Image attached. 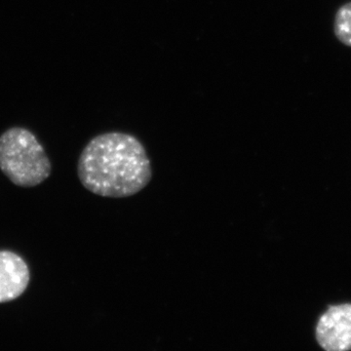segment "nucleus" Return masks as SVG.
I'll return each instance as SVG.
<instances>
[{
	"label": "nucleus",
	"instance_id": "1",
	"mask_svg": "<svg viewBox=\"0 0 351 351\" xmlns=\"http://www.w3.org/2000/svg\"><path fill=\"white\" fill-rule=\"evenodd\" d=\"M80 182L94 195L126 198L151 182L152 168L144 145L135 136L108 132L90 141L77 163Z\"/></svg>",
	"mask_w": 351,
	"mask_h": 351
},
{
	"label": "nucleus",
	"instance_id": "2",
	"mask_svg": "<svg viewBox=\"0 0 351 351\" xmlns=\"http://www.w3.org/2000/svg\"><path fill=\"white\" fill-rule=\"evenodd\" d=\"M0 170L20 188H34L50 177L52 166L32 132L12 127L0 136Z\"/></svg>",
	"mask_w": 351,
	"mask_h": 351
},
{
	"label": "nucleus",
	"instance_id": "3",
	"mask_svg": "<svg viewBox=\"0 0 351 351\" xmlns=\"http://www.w3.org/2000/svg\"><path fill=\"white\" fill-rule=\"evenodd\" d=\"M315 339L326 351L351 350V304L329 306L316 325Z\"/></svg>",
	"mask_w": 351,
	"mask_h": 351
},
{
	"label": "nucleus",
	"instance_id": "4",
	"mask_svg": "<svg viewBox=\"0 0 351 351\" xmlns=\"http://www.w3.org/2000/svg\"><path fill=\"white\" fill-rule=\"evenodd\" d=\"M31 281L29 265L12 251H0V304L15 301Z\"/></svg>",
	"mask_w": 351,
	"mask_h": 351
},
{
	"label": "nucleus",
	"instance_id": "5",
	"mask_svg": "<svg viewBox=\"0 0 351 351\" xmlns=\"http://www.w3.org/2000/svg\"><path fill=\"white\" fill-rule=\"evenodd\" d=\"M334 29L339 40L351 47V2L339 9L335 18Z\"/></svg>",
	"mask_w": 351,
	"mask_h": 351
}]
</instances>
